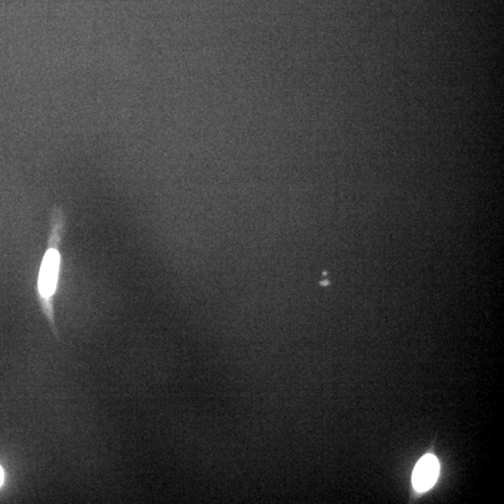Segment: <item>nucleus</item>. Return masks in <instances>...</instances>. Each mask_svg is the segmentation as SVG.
Returning a JSON list of instances; mask_svg holds the SVG:
<instances>
[{"instance_id":"obj_1","label":"nucleus","mask_w":504,"mask_h":504,"mask_svg":"<svg viewBox=\"0 0 504 504\" xmlns=\"http://www.w3.org/2000/svg\"><path fill=\"white\" fill-rule=\"evenodd\" d=\"M66 227V216L61 207H53L48 246L41 264L38 292L44 313L53 325V297L57 292L61 272L60 245Z\"/></svg>"},{"instance_id":"obj_2","label":"nucleus","mask_w":504,"mask_h":504,"mask_svg":"<svg viewBox=\"0 0 504 504\" xmlns=\"http://www.w3.org/2000/svg\"><path fill=\"white\" fill-rule=\"evenodd\" d=\"M439 470L440 466L435 456H424L414 469L412 477L414 488L419 492L429 491L437 480Z\"/></svg>"},{"instance_id":"obj_3","label":"nucleus","mask_w":504,"mask_h":504,"mask_svg":"<svg viewBox=\"0 0 504 504\" xmlns=\"http://www.w3.org/2000/svg\"><path fill=\"white\" fill-rule=\"evenodd\" d=\"M3 481H4V472H3L1 466H0V486L2 485Z\"/></svg>"}]
</instances>
